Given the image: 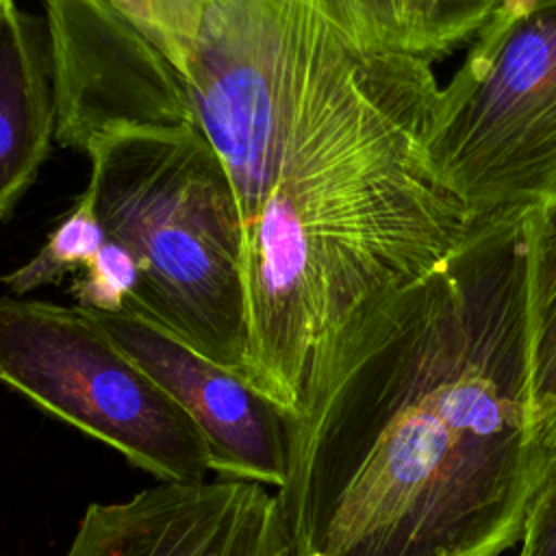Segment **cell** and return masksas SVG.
Wrapping results in <instances>:
<instances>
[{
	"instance_id": "obj_1",
	"label": "cell",
	"mask_w": 556,
	"mask_h": 556,
	"mask_svg": "<svg viewBox=\"0 0 556 556\" xmlns=\"http://www.w3.org/2000/svg\"><path fill=\"white\" fill-rule=\"evenodd\" d=\"M536 206L478 219L387 332L311 363L289 556H502L556 463L534 391Z\"/></svg>"
},
{
	"instance_id": "obj_2",
	"label": "cell",
	"mask_w": 556,
	"mask_h": 556,
	"mask_svg": "<svg viewBox=\"0 0 556 556\" xmlns=\"http://www.w3.org/2000/svg\"><path fill=\"white\" fill-rule=\"evenodd\" d=\"M439 91L430 59L356 41L313 0L241 265L250 384L287 417L311 363L395 326L471 232L428 152Z\"/></svg>"
},
{
	"instance_id": "obj_3",
	"label": "cell",
	"mask_w": 556,
	"mask_h": 556,
	"mask_svg": "<svg viewBox=\"0 0 556 556\" xmlns=\"http://www.w3.org/2000/svg\"><path fill=\"white\" fill-rule=\"evenodd\" d=\"M83 154L106 237L139 263L126 311L250 382L243 226L213 146L193 122L113 124Z\"/></svg>"
},
{
	"instance_id": "obj_4",
	"label": "cell",
	"mask_w": 556,
	"mask_h": 556,
	"mask_svg": "<svg viewBox=\"0 0 556 556\" xmlns=\"http://www.w3.org/2000/svg\"><path fill=\"white\" fill-rule=\"evenodd\" d=\"M428 152L478 219L556 193V0H500L434 104Z\"/></svg>"
},
{
	"instance_id": "obj_5",
	"label": "cell",
	"mask_w": 556,
	"mask_h": 556,
	"mask_svg": "<svg viewBox=\"0 0 556 556\" xmlns=\"http://www.w3.org/2000/svg\"><path fill=\"white\" fill-rule=\"evenodd\" d=\"M0 382L159 482H202L206 443L78 306L0 295Z\"/></svg>"
},
{
	"instance_id": "obj_6",
	"label": "cell",
	"mask_w": 556,
	"mask_h": 556,
	"mask_svg": "<svg viewBox=\"0 0 556 556\" xmlns=\"http://www.w3.org/2000/svg\"><path fill=\"white\" fill-rule=\"evenodd\" d=\"M63 556H289L276 493L245 480L159 482L89 504Z\"/></svg>"
},
{
	"instance_id": "obj_7",
	"label": "cell",
	"mask_w": 556,
	"mask_h": 556,
	"mask_svg": "<svg viewBox=\"0 0 556 556\" xmlns=\"http://www.w3.org/2000/svg\"><path fill=\"white\" fill-rule=\"evenodd\" d=\"M85 311V308H83ZM200 430L211 471L280 489L289 417L263 391L135 313L85 311Z\"/></svg>"
},
{
	"instance_id": "obj_8",
	"label": "cell",
	"mask_w": 556,
	"mask_h": 556,
	"mask_svg": "<svg viewBox=\"0 0 556 556\" xmlns=\"http://www.w3.org/2000/svg\"><path fill=\"white\" fill-rule=\"evenodd\" d=\"M54 132L48 37L39 20L11 0L0 13V219L35 182Z\"/></svg>"
},
{
	"instance_id": "obj_9",
	"label": "cell",
	"mask_w": 556,
	"mask_h": 556,
	"mask_svg": "<svg viewBox=\"0 0 556 556\" xmlns=\"http://www.w3.org/2000/svg\"><path fill=\"white\" fill-rule=\"evenodd\" d=\"M106 230L100 222L96 200L85 187L74 204L50 228L43 245L33 258L0 276V282L11 295H26L39 287L59 285L80 271L106 241Z\"/></svg>"
},
{
	"instance_id": "obj_10",
	"label": "cell",
	"mask_w": 556,
	"mask_h": 556,
	"mask_svg": "<svg viewBox=\"0 0 556 556\" xmlns=\"http://www.w3.org/2000/svg\"><path fill=\"white\" fill-rule=\"evenodd\" d=\"M324 11L356 41L395 48L432 63L463 46L426 17L408 0H317Z\"/></svg>"
},
{
	"instance_id": "obj_11",
	"label": "cell",
	"mask_w": 556,
	"mask_h": 556,
	"mask_svg": "<svg viewBox=\"0 0 556 556\" xmlns=\"http://www.w3.org/2000/svg\"><path fill=\"white\" fill-rule=\"evenodd\" d=\"M530 313L534 334V391L556 430V193L536 206L530 256Z\"/></svg>"
},
{
	"instance_id": "obj_12",
	"label": "cell",
	"mask_w": 556,
	"mask_h": 556,
	"mask_svg": "<svg viewBox=\"0 0 556 556\" xmlns=\"http://www.w3.org/2000/svg\"><path fill=\"white\" fill-rule=\"evenodd\" d=\"M141 280L135 254L115 239H106L96 256L72 276L70 293L78 308L122 313Z\"/></svg>"
},
{
	"instance_id": "obj_13",
	"label": "cell",
	"mask_w": 556,
	"mask_h": 556,
	"mask_svg": "<svg viewBox=\"0 0 556 556\" xmlns=\"http://www.w3.org/2000/svg\"><path fill=\"white\" fill-rule=\"evenodd\" d=\"M521 552L526 556H556V463L528 510Z\"/></svg>"
},
{
	"instance_id": "obj_14",
	"label": "cell",
	"mask_w": 556,
	"mask_h": 556,
	"mask_svg": "<svg viewBox=\"0 0 556 556\" xmlns=\"http://www.w3.org/2000/svg\"><path fill=\"white\" fill-rule=\"evenodd\" d=\"M130 17L169 59L174 46L180 0H109Z\"/></svg>"
},
{
	"instance_id": "obj_15",
	"label": "cell",
	"mask_w": 556,
	"mask_h": 556,
	"mask_svg": "<svg viewBox=\"0 0 556 556\" xmlns=\"http://www.w3.org/2000/svg\"><path fill=\"white\" fill-rule=\"evenodd\" d=\"M9 2H11V0H0V13H2V11H4V7H7V4H9Z\"/></svg>"
},
{
	"instance_id": "obj_16",
	"label": "cell",
	"mask_w": 556,
	"mask_h": 556,
	"mask_svg": "<svg viewBox=\"0 0 556 556\" xmlns=\"http://www.w3.org/2000/svg\"><path fill=\"white\" fill-rule=\"evenodd\" d=\"M530 2H549V0H530Z\"/></svg>"
},
{
	"instance_id": "obj_17",
	"label": "cell",
	"mask_w": 556,
	"mask_h": 556,
	"mask_svg": "<svg viewBox=\"0 0 556 556\" xmlns=\"http://www.w3.org/2000/svg\"><path fill=\"white\" fill-rule=\"evenodd\" d=\"M517 556H526V554H523V552H521V549H519V552H517Z\"/></svg>"
}]
</instances>
